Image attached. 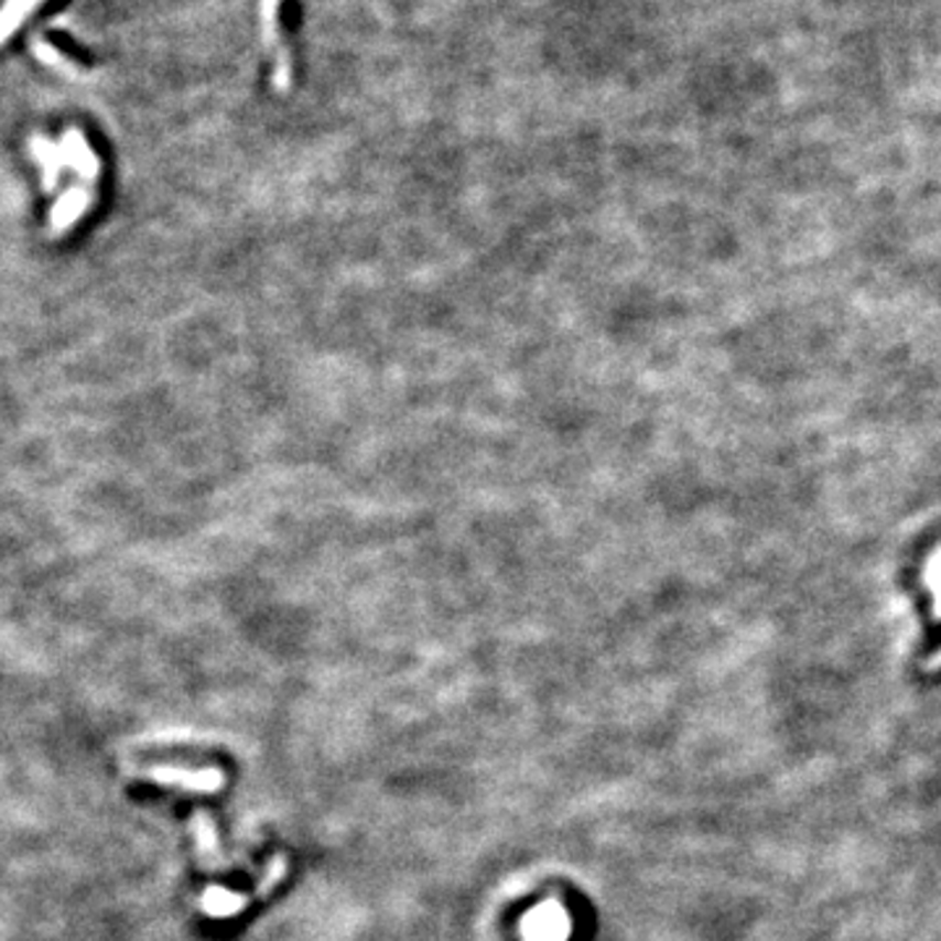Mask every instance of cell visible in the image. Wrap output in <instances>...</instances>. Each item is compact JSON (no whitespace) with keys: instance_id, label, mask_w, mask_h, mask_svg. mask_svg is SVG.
Wrapping results in <instances>:
<instances>
[{"instance_id":"obj_1","label":"cell","mask_w":941,"mask_h":941,"mask_svg":"<svg viewBox=\"0 0 941 941\" xmlns=\"http://www.w3.org/2000/svg\"><path fill=\"white\" fill-rule=\"evenodd\" d=\"M147 779L160 785H171V788L192 790V792H215L223 785V777L213 769H179V767H152L144 771Z\"/></svg>"},{"instance_id":"obj_2","label":"cell","mask_w":941,"mask_h":941,"mask_svg":"<svg viewBox=\"0 0 941 941\" xmlns=\"http://www.w3.org/2000/svg\"><path fill=\"white\" fill-rule=\"evenodd\" d=\"M563 933L565 923L558 908H542L526 918V937H529V941H560Z\"/></svg>"},{"instance_id":"obj_3","label":"cell","mask_w":941,"mask_h":941,"mask_svg":"<svg viewBox=\"0 0 941 941\" xmlns=\"http://www.w3.org/2000/svg\"><path fill=\"white\" fill-rule=\"evenodd\" d=\"M192 829L196 834V845H199V855H202V861H205V866H209V868L223 866L226 861H223L220 845H217L215 826H213V821H209L207 813H202V811L196 813L194 821H192Z\"/></svg>"},{"instance_id":"obj_4","label":"cell","mask_w":941,"mask_h":941,"mask_svg":"<svg viewBox=\"0 0 941 941\" xmlns=\"http://www.w3.org/2000/svg\"><path fill=\"white\" fill-rule=\"evenodd\" d=\"M251 900H255L251 895H230V891L215 887L202 895V908H205V912H209V916L228 918V916H236V912H241Z\"/></svg>"},{"instance_id":"obj_5","label":"cell","mask_w":941,"mask_h":941,"mask_svg":"<svg viewBox=\"0 0 941 941\" xmlns=\"http://www.w3.org/2000/svg\"><path fill=\"white\" fill-rule=\"evenodd\" d=\"M283 874H285V861L280 858V855H275V858L270 861V868H267V876L262 879V884L257 887V900L259 897L270 895V889L275 887L280 879H283Z\"/></svg>"},{"instance_id":"obj_6","label":"cell","mask_w":941,"mask_h":941,"mask_svg":"<svg viewBox=\"0 0 941 941\" xmlns=\"http://www.w3.org/2000/svg\"><path fill=\"white\" fill-rule=\"evenodd\" d=\"M937 664H941V655H939V657H937Z\"/></svg>"}]
</instances>
